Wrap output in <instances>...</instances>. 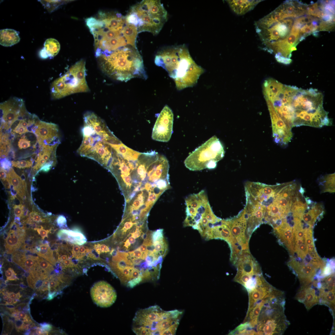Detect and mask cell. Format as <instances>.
<instances>
[{"mask_svg": "<svg viewBox=\"0 0 335 335\" xmlns=\"http://www.w3.org/2000/svg\"><path fill=\"white\" fill-rule=\"evenodd\" d=\"M16 299H19L20 297H21L22 295L20 294V292H18L16 294Z\"/></svg>", "mask_w": 335, "mask_h": 335, "instance_id": "58", "label": "cell"}, {"mask_svg": "<svg viewBox=\"0 0 335 335\" xmlns=\"http://www.w3.org/2000/svg\"><path fill=\"white\" fill-rule=\"evenodd\" d=\"M38 261L40 268L45 270L50 274L54 270V268L52 265L45 259L38 256Z\"/></svg>", "mask_w": 335, "mask_h": 335, "instance_id": "36", "label": "cell"}, {"mask_svg": "<svg viewBox=\"0 0 335 335\" xmlns=\"http://www.w3.org/2000/svg\"><path fill=\"white\" fill-rule=\"evenodd\" d=\"M270 113L272 128L273 137L277 144L285 146L293 136L291 128L288 127L274 109L271 102L266 100Z\"/></svg>", "mask_w": 335, "mask_h": 335, "instance_id": "16", "label": "cell"}, {"mask_svg": "<svg viewBox=\"0 0 335 335\" xmlns=\"http://www.w3.org/2000/svg\"><path fill=\"white\" fill-rule=\"evenodd\" d=\"M44 47L49 57H53L59 53L60 49V45L56 39L53 38L47 39L44 44Z\"/></svg>", "mask_w": 335, "mask_h": 335, "instance_id": "33", "label": "cell"}, {"mask_svg": "<svg viewBox=\"0 0 335 335\" xmlns=\"http://www.w3.org/2000/svg\"><path fill=\"white\" fill-rule=\"evenodd\" d=\"M296 50H297V48L296 47V46H293L291 48L290 51H291V52H292L293 51Z\"/></svg>", "mask_w": 335, "mask_h": 335, "instance_id": "59", "label": "cell"}, {"mask_svg": "<svg viewBox=\"0 0 335 335\" xmlns=\"http://www.w3.org/2000/svg\"><path fill=\"white\" fill-rule=\"evenodd\" d=\"M173 122L172 111L169 106L166 105L156 120L152 131V138L159 141H168L173 132Z\"/></svg>", "mask_w": 335, "mask_h": 335, "instance_id": "14", "label": "cell"}, {"mask_svg": "<svg viewBox=\"0 0 335 335\" xmlns=\"http://www.w3.org/2000/svg\"><path fill=\"white\" fill-rule=\"evenodd\" d=\"M36 332L37 335H42L43 331L42 328L38 327L36 328Z\"/></svg>", "mask_w": 335, "mask_h": 335, "instance_id": "54", "label": "cell"}, {"mask_svg": "<svg viewBox=\"0 0 335 335\" xmlns=\"http://www.w3.org/2000/svg\"><path fill=\"white\" fill-rule=\"evenodd\" d=\"M321 179L322 193L335 192V173L326 175Z\"/></svg>", "mask_w": 335, "mask_h": 335, "instance_id": "32", "label": "cell"}, {"mask_svg": "<svg viewBox=\"0 0 335 335\" xmlns=\"http://www.w3.org/2000/svg\"><path fill=\"white\" fill-rule=\"evenodd\" d=\"M234 266L237 272L234 281L245 287L249 293L262 282L263 277L261 267L249 251H243Z\"/></svg>", "mask_w": 335, "mask_h": 335, "instance_id": "10", "label": "cell"}, {"mask_svg": "<svg viewBox=\"0 0 335 335\" xmlns=\"http://www.w3.org/2000/svg\"><path fill=\"white\" fill-rule=\"evenodd\" d=\"M31 145V141L25 136H22L17 142V146L19 149H27Z\"/></svg>", "mask_w": 335, "mask_h": 335, "instance_id": "37", "label": "cell"}, {"mask_svg": "<svg viewBox=\"0 0 335 335\" xmlns=\"http://www.w3.org/2000/svg\"><path fill=\"white\" fill-rule=\"evenodd\" d=\"M110 144L118 154L128 160H136L141 153L130 148L122 143L117 145Z\"/></svg>", "mask_w": 335, "mask_h": 335, "instance_id": "30", "label": "cell"}, {"mask_svg": "<svg viewBox=\"0 0 335 335\" xmlns=\"http://www.w3.org/2000/svg\"><path fill=\"white\" fill-rule=\"evenodd\" d=\"M26 233L24 226L16 225L9 231L5 240L6 252L11 254L17 250L25 242Z\"/></svg>", "mask_w": 335, "mask_h": 335, "instance_id": "19", "label": "cell"}, {"mask_svg": "<svg viewBox=\"0 0 335 335\" xmlns=\"http://www.w3.org/2000/svg\"><path fill=\"white\" fill-rule=\"evenodd\" d=\"M56 221L57 225L60 228H65L67 227L66 220L65 217L63 216H59L57 217Z\"/></svg>", "mask_w": 335, "mask_h": 335, "instance_id": "44", "label": "cell"}, {"mask_svg": "<svg viewBox=\"0 0 335 335\" xmlns=\"http://www.w3.org/2000/svg\"><path fill=\"white\" fill-rule=\"evenodd\" d=\"M39 55L41 58L44 59H47L49 57L47 53L44 48L40 51Z\"/></svg>", "mask_w": 335, "mask_h": 335, "instance_id": "50", "label": "cell"}, {"mask_svg": "<svg viewBox=\"0 0 335 335\" xmlns=\"http://www.w3.org/2000/svg\"><path fill=\"white\" fill-rule=\"evenodd\" d=\"M24 322L20 319L16 320L15 326L16 330L18 331L20 328L24 324Z\"/></svg>", "mask_w": 335, "mask_h": 335, "instance_id": "49", "label": "cell"}, {"mask_svg": "<svg viewBox=\"0 0 335 335\" xmlns=\"http://www.w3.org/2000/svg\"><path fill=\"white\" fill-rule=\"evenodd\" d=\"M34 230L37 231L43 240L46 237L48 238V234L51 232V229L47 230L43 229V227L42 226H41L40 228L36 227L34 228Z\"/></svg>", "mask_w": 335, "mask_h": 335, "instance_id": "43", "label": "cell"}, {"mask_svg": "<svg viewBox=\"0 0 335 335\" xmlns=\"http://www.w3.org/2000/svg\"><path fill=\"white\" fill-rule=\"evenodd\" d=\"M319 31L318 30L315 31L312 33V34L313 36L315 37H317L319 36Z\"/></svg>", "mask_w": 335, "mask_h": 335, "instance_id": "55", "label": "cell"}, {"mask_svg": "<svg viewBox=\"0 0 335 335\" xmlns=\"http://www.w3.org/2000/svg\"><path fill=\"white\" fill-rule=\"evenodd\" d=\"M275 288L266 280L248 293L249 302L247 313H248L259 300L263 298Z\"/></svg>", "mask_w": 335, "mask_h": 335, "instance_id": "22", "label": "cell"}, {"mask_svg": "<svg viewBox=\"0 0 335 335\" xmlns=\"http://www.w3.org/2000/svg\"><path fill=\"white\" fill-rule=\"evenodd\" d=\"M127 172L118 181L125 204H154L171 188L169 164L166 157L154 151L141 153L136 160H129Z\"/></svg>", "mask_w": 335, "mask_h": 335, "instance_id": "1", "label": "cell"}, {"mask_svg": "<svg viewBox=\"0 0 335 335\" xmlns=\"http://www.w3.org/2000/svg\"><path fill=\"white\" fill-rule=\"evenodd\" d=\"M3 295V299L5 300H6L8 298V296L6 294H4Z\"/></svg>", "mask_w": 335, "mask_h": 335, "instance_id": "56", "label": "cell"}, {"mask_svg": "<svg viewBox=\"0 0 335 335\" xmlns=\"http://www.w3.org/2000/svg\"><path fill=\"white\" fill-rule=\"evenodd\" d=\"M262 0H227L232 10L238 15H244L253 9Z\"/></svg>", "mask_w": 335, "mask_h": 335, "instance_id": "26", "label": "cell"}, {"mask_svg": "<svg viewBox=\"0 0 335 335\" xmlns=\"http://www.w3.org/2000/svg\"><path fill=\"white\" fill-rule=\"evenodd\" d=\"M321 204H317L308 212L302 215L300 219L311 226H313L316 220L323 212V208Z\"/></svg>", "mask_w": 335, "mask_h": 335, "instance_id": "31", "label": "cell"}, {"mask_svg": "<svg viewBox=\"0 0 335 335\" xmlns=\"http://www.w3.org/2000/svg\"><path fill=\"white\" fill-rule=\"evenodd\" d=\"M11 163L12 166L20 169L29 168L32 167L33 164V161L31 159L28 160L12 161Z\"/></svg>", "mask_w": 335, "mask_h": 335, "instance_id": "35", "label": "cell"}, {"mask_svg": "<svg viewBox=\"0 0 335 335\" xmlns=\"http://www.w3.org/2000/svg\"><path fill=\"white\" fill-rule=\"evenodd\" d=\"M182 313L165 311L157 305L140 309L133 318L132 330L137 335H172Z\"/></svg>", "mask_w": 335, "mask_h": 335, "instance_id": "5", "label": "cell"}, {"mask_svg": "<svg viewBox=\"0 0 335 335\" xmlns=\"http://www.w3.org/2000/svg\"><path fill=\"white\" fill-rule=\"evenodd\" d=\"M20 287H21V288L22 289H23L25 288H26L27 287L26 286H25L24 284H22V283H21V284H20Z\"/></svg>", "mask_w": 335, "mask_h": 335, "instance_id": "60", "label": "cell"}, {"mask_svg": "<svg viewBox=\"0 0 335 335\" xmlns=\"http://www.w3.org/2000/svg\"><path fill=\"white\" fill-rule=\"evenodd\" d=\"M125 17L138 33L148 32L154 35L159 33L168 18L167 11L159 0H143L134 4Z\"/></svg>", "mask_w": 335, "mask_h": 335, "instance_id": "7", "label": "cell"}, {"mask_svg": "<svg viewBox=\"0 0 335 335\" xmlns=\"http://www.w3.org/2000/svg\"><path fill=\"white\" fill-rule=\"evenodd\" d=\"M307 5L298 1L287 0L279 7L288 18L297 17L306 13Z\"/></svg>", "mask_w": 335, "mask_h": 335, "instance_id": "24", "label": "cell"}, {"mask_svg": "<svg viewBox=\"0 0 335 335\" xmlns=\"http://www.w3.org/2000/svg\"><path fill=\"white\" fill-rule=\"evenodd\" d=\"M28 112L24 102L21 98L11 97L1 103V130H8L14 123Z\"/></svg>", "mask_w": 335, "mask_h": 335, "instance_id": "12", "label": "cell"}, {"mask_svg": "<svg viewBox=\"0 0 335 335\" xmlns=\"http://www.w3.org/2000/svg\"><path fill=\"white\" fill-rule=\"evenodd\" d=\"M85 64L84 60H80L53 82L50 88L52 98L57 99L72 94L89 91L86 78Z\"/></svg>", "mask_w": 335, "mask_h": 335, "instance_id": "8", "label": "cell"}, {"mask_svg": "<svg viewBox=\"0 0 335 335\" xmlns=\"http://www.w3.org/2000/svg\"><path fill=\"white\" fill-rule=\"evenodd\" d=\"M6 294L9 297H10L12 299H16V294H15L13 292H9L8 291H6L5 292Z\"/></svg>", "mask_w": 335, "mask_h": 335, "instance_id": "52", "label": "cell"}, {"mask_svg": "<svg viewBox=\"0 0 335 335\" xmlns=\"http://www.w3.org/2000/svg\"><path fill=\"white\" fill-rule=\"evenodd\" d=\"M18 315L20 318L22 319H27L29 320H31L29 316L27 314H26L24 312L20 311L18 313Z\"/></svg>", "mask_w": 335, "mask_h": 335, "instance_id": "51", "label": "cell"}, {"mask_svg": "<svg viewBox=\"0 0 335 335\" xmlns=\"http://www.w3.org/2000/svg\"><path fill=\"white\" fill-rule=\"evenodd\" d=\"M1 165L2 168H3L6 170H9L11 168V166L12 165L11 163L7 159H3L1 161Z\"/></svg>", "mask_w": 335, "mask_h": 335, "instance_id": "46", "label": "cell"}, {"mask_svg": "<svg viewBox=\"0 0 335 335\" xmlns=\"http://www.w3.org/2000/svg\"><path fill=\"white\" fill-rule=\"evenodd\" d=\"M335 273L320 279L319 291V304L325 305L330 310L333 318L335 317Z\"/></svg>", "mask_w": 335, "mask_h": 335, "instance_id": "18", "label": "cell"}, {"mask_svg": "<svg viewBox=\"0 0 335 335\" xmlns=\"http://www.w3.org/2000/svg\"><path fill=\"white\" fill-rule=\"evenodd\" d=\"M317 18L310 16H301L295 19L294 22L303 25L315 20Z\"/></svg>", "mask_w": 335, "mask_h": 335, "instance_id": "38", "label": "cell"}, {"mask_svg": "<svg viewBox=\"0 0 335 335\" xmlns=\"http://www.w3.org/2000/svg\"><path fill=\"white\" fill-rule=\"evenodd\" d=\"M57 235L59 239L73 244L81 245L87 242L86 237L78 229H61L57 232Z\"/></svg>", "mask_w": 335, "mask_h": 335, "instance_id": "25", "label": "cell"}, {"mask_svg": "<svg viewBox=\"0 0 335 335\" xmlns=\"http://www.w3.org/2000/svg\"><path fill=\"white\" fill-rule=\"evenodd\" d=\"M5 306L10 311L14 310L15 309V307L13 304H8Z\"/></svg>", "mask_w": 335, "mask_h": 335, "instance_id": "53", "label": "cell"}, {"mask_svg": "<svg viewBox=\"0 0 335 335\" xmlns=\"http://www.w3.org/2000/svg\"><path fill=\"white\" fill-rule=\"evenodd\" d=\"M32 252L56 266L57 261L54 256L53 251L51 248L48 242L41 243L39 246H36Z\"/></svg>", "mask_w": 335, "mask_h": 335, "instance_id": "29", "label": "cell"}, {"mask_svg": "<svg viewBox=\"0 0 335 335\" xmlns=\"http://www.w3.org/2000/svg\"><path fill=\"white\" fill-rule=\"evenodd\" d=\"M223 221L230 228L241 251H249V239L247 234V221L244 210L237 216Z\"/></svg>", "mask_w": 335, "mask_h": 335, "instance_id": "13", "label": "cell"}, {"mask_svg": "<svg viewBox=\"0 0 335 335\" xmlns=\"http://www.w3.org/2000/svg\"><path fill=\"white\" fill-rule=\"evenodd\" d=\"M334 23H328L322 21L320 22L318 30L331 31L334 28Z\"/></svg>", "mask_w": 335, "mask_h": 335, "instance_id": "40", "label": "cell"}, {"mask_svg": "<svg viewBox=\"0 0 335 335\" xmlns=\"http://www.w3.org/2000/svg\"><path fill=\"white\" fill-rule=\"evenodd\" d=\"M323 96L316 89L297 87L291 95L289 105L292 111L293 127L302 125L316 127L330 126L331 119L323 107Z\"/></svg>", "mask_w": 335, "mask_h": 335, "instance_id": "3", "label": "cell"}, {"mask_svg": "<svg viewBox=\"0 0 335 335\" xmlns=\"http://www.w3.org/2000/svg\"><path fill=\"white\" fill-rule=\"evenodd\" d=\"M6 170L2 167L0 168V179L2 182L6 181L7 179V174Z\"/></svg>", "mask_w": 335, "mask_h": 335, "instance_id": "48", "label": "cell"}, {"mask_svg": "<svg viewBox=\"0 0 335 335\" xmlns=\"http://www.w3.org/2000/svg\"><path fill=\"white\" fill-rule=\"evenodd\" d=\"M19 33L11 29H1L0 31V44L4 47H11L18 43L20 40Z\"/></svg>", "mask_w": 335, "mask_h": 335, "instance_id": "28", "label": "cell"}, {"mask_svg": "<svg viewBox=\"0 0 335 335\" xmlns=\"http://www.w3.org/2000/svg\"><path fill=\"white\" fill-rule=\"evenodd\" d=\"M31 132L36 136L40 146L60 143L58 126L55 124L39 119L32 128Z\"/></svg>", "mask_w": 335, "mask_h": 335, "instance_id": "15", "label": "cell"}, {"mask_svg": "<svg viewBox=\"0 0 335 335\" xmlns=\"http://www.w3.org/2000/svg\"><path fill=\"white\" fill-rule=\"evenodd\" d=\"M274 234L279 243L286 247L292 256L293 254L294 233L292 227L286 221L283 220L277 227L274 228Z\"/></svg>", "mask_w": 335, "mask_h": 335, "instance_id": "21", "label": "cell"}, {"mask_svg": "<svg viewBox=\"0 0 335 335\" xmlns=\"http://www.w3.org/2000/svg\"><path fill=\"white\" fill-rule=\"evenodd\" d=\"M154 62L168 72L178 90L194 86L204 72L193 60L185 44L162 48L156 54Z\"/></svg>", "mask_w": 335, "mask_h": 335, "instance_id": "2", "label": "cell"}, {"mask_svg": "<svg viewBox=\"0 0 335 335\" xmlns=\"http://www.w3.org/2000/svg\"><path fill=\"white\" fill-rule=\"evenodd\" d=\"M277 61L279 63L285 65H289L292 62V60L284 57L280 56L275 58Z\"/></svg>", "mask_w": 335, "mask_h": 335, "instance_id": "45", "label": "cell"}, {"mask_svg": "<svg viewBox=\"0 0 335 335\" xmlns=\"http://www.w3.org/2000/svg\"><path fill=\"white\" fill-rule=\"evenodd\" d=\"M40 325L43 331H47L49 332L52 329L51 325L46 323H41L40 324Z\"/></svg>", "mask_w": 335, "mask_h": 335, "instance_id": "47", "label": "cell"}, {"mask_svg": "<svg viewBox=\"0 0 335 335\" xmlns=\"http://www.w3.org/2000/svg\"><path fill=\"white\" fill-rule=\"evenodd\" d=\"M261 301V308L253 334H282L289 324L284 313V292L276 289Z\"/></svg>", "mask_w": 335, "mask_h": 335, "instance_id": "6", "label": "cell"}, {"mask_svg": "<svg viewBox=\"0 0 335 335\" xmlns=\"http://www.w3.org/2000/svg\"><path fill=\"white\" fill-rule=\"evenodd\" d=\"M5 275L7 277V279L8 280L16 281L17 279H19L16 276V274L12 268H9L6 271Z\"/></svg>", "mask_w": 335, "mask_h": 335, "instance_id": "42", "label": "cell"}, {"mask_svg": "<svg viewBox=\"0 0 335 335\" xmlns=\"http://www.w3.org/2000/svg\"><path fill=\"white\" fill-rule=\"evenodd\" d=\"M14 213L15 216L19 218L22 217L25 213V208L22 204L14 205L13 207Z\"/></svg>", "mask_w": 335, "mask_h": 335, "instance_id": "39", "label": "cell"}, {"mask_svg": "<svg viewBox=\"0 0 335 335\" xmlns=\"http://www.w3.org/2000/svg\"><path fill=\"white\" fill-rule=\"evenodd\" d=\"M83 137L82 143L77 151L78 154L96 161L107 168L115 150L101 136H84Z\"/></svg>", "mask_w": 335, "mask_h": 335, "instance_id": "11", "label": "cell"}, {"mask_svg": "<svg viewBox=\"0 0 335 335\" xmlns=\"http://www.w3.org/2000/svg\"><path fill=\"white\" fill-rule=\"evenodd\" d=\"M295 299L303 303L307 310L319 304V291L317 287L312 284L300 286L295 297Z\"/></svg>", "mask_w": 335, "mask_h": 335, "instance_id": "20", "label": "cell"}, {"mask_svg": "<svg viewBox=\"0 0 335 335\" xmlns=\"http://www.w3.org/2000/svg\"><path fill=\"white\" fill-rule=\"evenodd\" d=\"M7 178L16 194L21 199H24L25 197L26 193V184L25 181L22 180L11 167L8 170Z\"/></svg>", "mask_w": 335, "mask_h": 335, "instance_id": "27", "label": "cell"}, {"mask_svg": "<svg viewBox=\"0 0 335 335\" xmlns=\"http://www.w3.org/2000/svg\"><path fill=\"white\" fill-rule=\"evenodd\" d=\"M97 58L102 70L114 79L127 82L136 78H147L142 58L136 48L128 46Z\"/></svg>", "mask_w": 335, "mask_h": 335, "instance_id": "4", "label": "cell"}, {"mask_svg": "<svg viewBox=\"0 0 335 335\" xmlns=\"http://www.w3.org/2000/svg\"><path fill=\"white\" fill-rule=\"evenodd\" d=\"M13 300H12V299L10 297H9L7 299V302L8 303H9L10 304H11L12 303V302H13Z\"/></svg>", "mask_w": 335, "mask_h": 335, "instance_id": "57", "label": "cell"}, {"mask_svg": "<svg viewBox=\"0 0 335 335\" xmlns=\"http://www.w3.org/2000/svg\"><path fill=\"white\" fill-rule=\"evenodd\" d=\"M26 222L30 225L44 222L46 221V219L43 218L41 214L35 211H32L29 214L28 218L26 220Z\"/></svg>", "mask_w": 335, "mask_h": 335, "instance_id": "34", "label": "cell"}, {"mask_svg": "<svg viewBox=\"0 0 335 335\" xmlns=\"http://www.w3.org/2000/svg\"><path fill=\"white\" fill-rule=\"evenodd\" d=\"M18 120L16 122L17 123V124L12 130V133L13 134L16 133L22 135L29 132L28 128L22 126L18 122Z\"/></svg>", "mask_w": 335, "mask_h": 335, "instance_id": "41", "label": "cell"}, {"mask_svg": "<svg viewBox=\"0 0 335 335\" xmlns=\"http://www.w3.org/2000/svg\"><path fill=\"white\" fill-rule=\"evenodd\" d=\"M90 293L93 302L102 307L110 306L117 298L116 293L114 288L104 281L95 283L91 288Z\"/></svg>", "mask_w": 335, "mask_h": 335, "instance_id": "17", "label": "cell"}, {"mask_svg": "<svg viewBox=\"0 0 335 335\" xmlns=\"http://www.w3.org/2000/svg\"><path fill=\"white\" fill-rule=\"evenodd\" d=\"M224 154L222 145L219 139L214 136L191 153L184 163L185 166L191 171L214 169Z\"/></svg>", "mask_w": 335, "mask_h": 335, "instance_id": "9", "label": "cell"}, {"mask_svg": "<svg viewBox=\"0 0 335 335\" xmlns=\"http://www.w3.org/2000/svg\"><path fill=\"white\" fill-rule=\"evenodd\" d=\"M12 258L14 262L29 274L35 271L38 256L27 255L24 252L16 251L13 253Z\"/></svg>", "mask_w": 335, "mask_h": 335, "instance_id": "23", "label": "cell"}]
</instances>
